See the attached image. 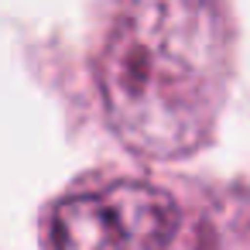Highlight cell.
<instances>
[{
    "label": "cell",
    "instance_id": "cell-1",
    "mask_svg": "<svg viewBox=\"0 0 250 250\" xmlns=\"http://www.w3.org/2000/svg\"><path fill=\"white\" fill-rule=\"evenodd\" d=\"M233 65V11L192 0L113 7L93 55L106 124L144 161H178L212 141Z\"/></svg>",
    "mask_w": 250,
    "mask_h": 250
},
{
    "label": "cell",
    "instance_id": "cell-2",
    "mask_svg": "<svg viewBox=\"0 0 250 250\" xmlns=\"http://www.w3.org/2000/svg\"><path fill=\"white\" fill-rule=\"evenodd\" d=\"M42 250H250V188L165 171H93L38 219Z\"/></svg>",
    "mask_w": 250,
    "mask_h": 250
}]
</instances>
